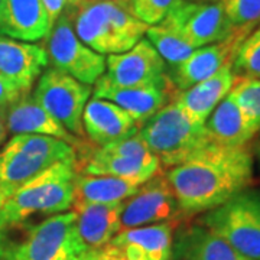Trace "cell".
Wrapping results in <instances>:
<instances>
[{"instance_id": "5b68a950", "label": "cell", "mask_w": 260, "mask_h": 260, "mask_svg": "<svg viewBox=\"0 0 260 260\" xmlns=\"http://www.w3.org/2000/svg\"><path fill=\"white\" fill-rule=\"evenodd\" d=\"M201 224L249 260H260V194L242 191L207 211Z\"/></svg>"}, {"instance_id": "d590c367", "label": "cell", "mask_w": 260, "mask_h": 260, "mask_svg": "<svg viewBox=\"0 0 260 260\" xmlns=\"http://www.w3.org/2000/svg\"><path fill=\"white\" fill-rule=\"evenodd\" d=\"M85 2L88 0H67V9H78L80 6H83Z\"/></svg>"}, {"instance_id": "277c9868", "label": "cell", "mask_w": 260, "mask_h": 260, "mask_svg": "<svg viewBox=\"0 0 260 260\" xmlns=\"http://www.w3.org/2000/svg\"><path fill=\"white\" fill-rule=\"evenodd\" d=\"M138 136L167 171L213 143L205 126L191 120L175 99L143 123Z\"/></svg>"}, {"instance_id": "7402d4cb", "label": "cell", "mask_w": 260, "mask_h": 260, "mask_svg": "<svg viewBox=\"0 0 260 260\" xmlns=\"http://www.w3.org/2000/svg\"><path fill=\"white\" fill-rule=\"evenodd\" d=\"M204 126L213 143L229 148L247 146L260 132L230 94L214 109Z\"/></svg>"}, {"instance_id": "8d00e7d4", "label": "cell", "mask_w": 260, "mask_h": 260, "mask_svg": "<svg viewBox=\"0 0 260 260\" xmlns=\"http://www.w3.org/2000/svg\"><path fill=\"white\" fill-rule=\"evenodd\" d=\"M5 201H6V197L3 195V192H2V188H0V207L5 204Z\"/></svg>"}, {"instance_id": "e0dca14e", "label": "cell", "mask_w": 260, "mask_h": 260, "mask_svg": "<svg viewBox=\"0 0 260 260\" xmlns=\"http://www.w3.org/2000/svg\"><path fill=\"white\" fill-rule=\"evenodd\" d=\"M174 242V223L152 224L130 230H121L110 244L126 260H171Z\"/></svg>"}, {"instance_id": "6da1fadb", "label": "cell", "mask_w": 260, "mask_h": 260, "mask_svg": "<svg viewBox=\"0 0 260 260\" xmlns=\"http://www.w3.org/2000/svg\"><path fill=\"white\" fill-rule=\"evenodd\" d=\"M179 213H207L246 191L254 179V159L247 146L210 143L181 165L167 171Z\"/></svg>"}, {"instance_id": "836d02e7", "label": "cell", "mask_w": 260, "mask_h": 260, "mask_svg": "<svg viewBox=\"0 0 260 260\" xmlns=\"http://www.w3.org/2000/svg\"><path fill=\"white\" fill-rule=\"evenodd\" d=\"M12 240L8 237V232H0V260H6Z\"/></svg>"}, {"instance_id": "30bf717a", "label": "cell", "mask_w": 260, "mask_h": 260, "mask_svg": "<svg viewBox=\"0 0 260 260\" xmlns=\"http://www.w3.org/2000/svg\"><path fill=\"white\" fill-rule=\"evenodd\" d=\"M178 91L179 90L174 85L169 75L165 80L149 85L117 87L113 85L103 74L94 84L93 94L95 99L114 103L129 113L140 127L160 109H164L168 103L172 102Z\"/></svg>"}, {"instance_id": "e575fe53", "label": "cell", "mask_w": 260, "mask_h": 260, "mask_svg": "<svg viewBox=\"0 0 260 260\" xmlns=\"http://www.w3.org/2000/svg\"><path fill=\"white\" fill-rule=\"evenodd\" d=\"M5 112L6 110H0V145L3 143V140L8 135V129H6V120H5Z\"/></svg>"}, {"instance_id": "4316f807", "label": "cell", "mask_w": 260, "mask_h": 260, "mask_svg": "<svg viewBox=\"0 0 260 260\" xmlns=\"http://www.w3.org/2000/svg\"><path fill=\"white\" fill-rule=\"evenodd\" d=\"M233 30L251 34L260 23V0H220Z\"/></svg>"}, {"instance_id": "f35d334b", "label": "cell", "mask_w": 260, "mask_h": 260, "mask_svg": "<svg viewBox=\"0 0 260 260\" xmlns=\"http://www.w3.org/2000/svg\"><path fill=\"white\" fill-rule=\"evenodd\" d=\"M198 2H210V3H214V2H220V0H198Z\"/></svg>"}, {"instance_id": "f1b7e54d", "label": "cell", "mask_w": 260, "mask_h": 260, "mask_svg": "<svg viewBox=\"0 0 260 260\" xmlns=\"http://www.w3.org/2000/svg\"><path fill=\"white\" fill-rule=\"evenodd\" d=\"M233 71L239 77L260 80V26L243 41L233 62Z\"/></svg>"}, {"instance_id": "1f68e13d", "label": "cell", "mask_w": 260, "mask_h": 260, "mask_svg": "<svg viewBox=\"0 0 260 260\" xmlns=\"http://www.w3.org/2000/svg\"><path fill=\"white\" fill-rule=\"evenodd\" d=\"M73 260H126L121 253L110 243L106 244L102 249H93V250L84 251L83 254L77 256Z\"/></svg>"}, {"instance_id": "603a6c76", "label": "cell", "mask_w": 260, "mask_h": 260, "mask_svg": "<svg viewBox=\"0 0 260 260\" xmlns=\"http://www.w3.org/2000/svg\"><path fill=\"white\" fill-rule=\"evenodd\" d=\"M124 203L116 204H74L77 232L88 249H102L121 232V213Z\"/></svg>"}, {"instance_id": "9c48e42d", "label": "cell", "mask_w": 260, "mask_h": 260, "mask_svg": "<svg viewBox=\"0 0 260 260\" xmlns=\"http://www.w3.org/2000/svg\"><path fill=\"white\" fill-rule=\"evenodd\" d=\"M160 23L174 29L194 49L221 42L236 32L218 2L184 0Z\"/></svg>"}, {"instance_id": "ac0fdd59", "label": "cell", "mask_w": 260, "mask_h": 260, "mask_svg": "<svg viewBox=\"0 0 260 260\" xmlns=\"http://www.w3.org/2000/svg\"><path fill=\"white\" fill-rule=\"evenodd\" d=\"M236 81L233 65H225L218 73L197 83L184 91H178L175 102L197 124L204 126L214 109L232 91Z\"/></svg>"}, {"instance_id": "484cf974", "label": "cell", "mask_w": 260, "mask_h": 260, "mask_svg": "<svg viewBox=\"0 0 260 260\" xmlns=\"http://www.w3.org/2000/svg\"><path fill=\"white\" fill-rule=\"evenodd\" d=\"M145 35L162 59L172 68L184 62L194 51V48L186 44L174 29L168 28L164 23L149 26Z\"/></svg>"}, {"instance_id": "74e56055", "label": "cell", "mask_w": 260, "mask_h": 260, "mask_svg": "<svg viewBox=\"0 0 260 260\" xmlns=\"http://www.w3.org/2000/svg\"><path fill=\"white\" fill-rule=\"evenodd\" d=\"M113 2H117V3H121V5H127V6L132 3V0H113Z\"/></svg>"}, {"instance_id": "ffe728a7", "label": "cell", "mask_w": 260, "mask_h": 260, "mask_svg": "<svg viewBox=\"0 0 260 260\" xmlns=\"http://www.w3.org/2000/svg\"><path fill=\"white\" fill-rule=\"evenodd\" d=\"M6 129L13 135H44L65 140L75 148L78 139L41 107L32 94H23L5 112Z\"/></svg>"}, {"instance_id": "4dcf8cb0", "label": "cell", "mask_w": 260, "mask_h": 260, "mask_svg": "<svg viewBox=\"0 0 260 260\" xmlns=\"http://www.w3.org/2000/svg\"><path fill=\"white\" fill-rule=\"evenodd\" d=\"M23 94H26V91H23L18 84L0 74V110H6Z\"/></svg>"}, {"instance_id": "52a82bcc", "label": "cell", "mask_w": 260, "mask_h": 260, "mask_svg": "<svg viewBox=\"0 0 260 260\" xmlns=\"http://www.w3.org/2000/svg\"><path fill=\"white\" fill-rule=\"evenodd\" d=\"M45 51L54 68L80 83L93 85L106 73V58L77 37L71 9H65L45 38Z\"/></svg>"}, {"instance_id": "8992f818", "label": "cell", "mask_w": 260, "mask_h": 260, "mask_svg": "<svg viewBox=\"0 0 260 260\" xmlns=\"http://www.w3.org/2000/svg\"><path fill=\"white\" fill-rule=\"evenodd\" d=\"M87 250L77 232V215L65 211L30 227L23 240L12 242L6 260H73Z\"/></svg>"}, {"instance_id": "7c38bea8", "label": "cell", "mask_w": 260, "mask_h": 260, "mask_svg": "<svg viewBox=\"0 0 260 260\" xmlns=\"http://www.w3.org/2000/svg\"><path fill=\"white\" fill-rule=\"evenodd\" d=\"M104 77L117 87H140L165 80V61L148 39H140L129 51L109 55Z\"/></svg>"}, {"instance_id": "ba28073f", "label": "cell", "mask_w": 260, "mask_h": 260, "mask_svg": "<svg viewBox=\"0 0 260 260\" xmlns=\"http://www.w3.org/2000/svg\"><path fill=\"white\" fill-rule=\"evenodd\" d=\"M91 91V85L80 83L56 68H47L39 75L32 97L59 124L80 139L85 136L83 114Z\"/></svg>"}, {"instance_id": "8fae6325", "label": "cell", "mask_w": 260, "mask_h": 260, "mask_svg": "<svg viewBox=\"0 0 260 260\" xmlns=\"http://www.w3.org/2000/svg\"><path fill=\"white\" fill-rule=\"evenodd\" d=\"M179 210L167 177L159 172L124 201L121 213V230L138 229L152 224L172 221Z\"/></svg>"}, {"instance_id": "5bb4252c", "label": "cell", "mask_w": 260, "mask_h": 260, "mask_svg": "<svg viewBox=\"0 0 260 260\" xmlns=\"http://www.w3.org/2000/svg\"><path fill=\"white\" fill-rule=\"evenodd\" d=\"M160 164L153 153L148 155H113L95 148L83 160L75 162V171L81 175L114 177L142 185L160 172Z\"/></svg>"}, {"instance_id": "9a60e30c", "label": "cell", "mask_w": 260, "mask_h": 260, "mask_svg": "<svg viewBox=\"0 0 260 260\" xmlns=\"http://www.w3.org/2000/svg\"><path fill=\"white\" fill-rule=\"evenodd\" d=\"M45 48L0 34V74L29 93L38 77L47 70Z\"/></svg>"}, {"instance_id": "cb8c5ba5", "label": "cell", "mask_w": 260, "mask_h": 260, "mask_svg": "<svg viewBox=\"0 0 260 260\" xmlns=\"http://www.w3.org/2000/svg\"><path fill=\"white\" fill-rule=\"evenodd\" d=\"M51 165L54 164L23 148L12 138L0 150V188L6 200Z\"/></svg>"}, {"instance_id": "83f0119b", "label": "cell", "mask_w": 260, "mask_h": 260, "mask_svg": "<svg viewBox=\"0 0 260 260\" xmlns=\"http://www.w3.org/2000/svg\"><path fill=\"white\" fill-rule=\"evenodd\" d=\"M230 95L254 124L260 127V80L236 75Z\"/></svg>"}, {"instance_id": "d6a6232c", "label": "cell", "mask_w": 260, "mask_h": 260, "mask_svg": "<svg viewBox=\"0 0 260 260\" xmlns=\"http://www.w3.org/2000/svg\"><path fill=\"white\" fill-rule=\"evenodd\" d=\"M44 8L47 10L48 18L51 25L55 22L56 19L62 15V12L67 9V0H42Z\"/></svg>"}, {"instance_id": "7a4b0ae2", "label": "cell", "mask_w": 260, "mask_h": 260, "mask_svg": "<svg viewBox=\"0 0 260 260\" xmlns=\"http://www.w3.org/2000/svg\"><path fill=\"white\" fill-rule=\"evenodd\" d=\"M75 164L56 162L18 188L0 207V232H9L34 215L65 213L74 204Z\"/></svg>"}, {"instance_id": "3957f363", "label": "cell", "mask_w": 260, "mask_h": 260, "mask_svg": "<svg viewBox=\"0 0 260 260\" xmlns=\"http://www.w3.org/2000/svg\"><path fill=\"white\" fill-rule=\"evenodd\" d=\"M77 37L102 55L129 51L143 39L148 25L136 18L127 5L113 0H88L74 15Z\"/></svg>"}, {"instance_id": "44dd1931", "label": "cell", "mask_w": 260, "mask_h": 260, "mask_svg": "<svg viewBox=\"0 0 260 260\" xmlns=\"http://www.w3.org/2000/svg\"><path fill=\"white\" fill-rule=\"evenodd\" d=\"M171 260H249L203 224L178 230L172 242Z\"/></svg>"}, {"instance_id": "f546056e", "label": "cell", "mask_w": 260, "mask_h": 260, "mask_svg": "<svg viewBox=\"0 0 260 260\" xmlns=\"http://www.w3.org/2000/svg\"><path fill=\"white\" fill-rule=\"evenodd\" d=\"M182 2L184 0H132L129 8L139 20L148 26H153L160 23Z\"/></svg>"}, {"instance_id": "4fadbf2b", "label": "cell", "mask_w": 260, "mask_h": 260, "mask_svg": "<svg viewBox=\"0 0 260 260\" xmlns=\"http://www.w3.org/2000/svg\"><path fill=\"white\" fill-rule=\"evenodd\" d=\"M249 35L236 30L221 42L194 49L184 62L174 67L172 74L169 75L174 85L179 91H184L218 73L225 65H233L239 48Z\"/></svg>"}, {"instance_id": "d4e9b609", "label": "cell", "mask_w": 260, "mask_h": 260, "mask_svg": "<svg viewBox=\"0 0 260 260\" xmlns=\"http://www.w3.org/2000/svg\"><path fill=\"white\" fill-rule=\"evenodd\" d=\"M139 186L120 178L77 174L74 182V204L124 203L139 189Z\"/></svg>"}, {"instance_id": "2e32d148", "label": "cell", "mask_w": 260, "mask_h": 260, "mask_svg": "<svg viewBox=\"0 0 260 260\" xmlns=\"http://www.w3.org/2000/svg\"><path fill=\"white\" fill-rule=\"evenodd\" d=\"M84 133L95 146L135 136L139 130L138 123L129 113L114 103L95 99L85 104L83 114Z\"/></svg>"}, {"instance_id": "d6986e66", "label": "cell", "mask_w": 260, "mask_h": 260, "mask_svg": "<svg viewBox=\"0 0 260 260\" xmlns=\"http://www.w3.org/2000/svg\"><path fill=\"white\" fill-rule=\"evenodd\" d=\"M51 22L42 0H3L0 34L25 42L47 37Z\"/></svg>"}, {"instance_id": "ab89813d", "label": "cell", "mask_w": 260, "mask_h": 260, "mask_svg": "<svg viewBox=\"0 0 260 260\" xmlns=\"http://www.w3.org/2000/svg\"><path fill=\"white\" fill-rule=\"evenodd\" d=\"M2 6H3V0H0V15H2Z\"/></svg>"}]
</instances>
